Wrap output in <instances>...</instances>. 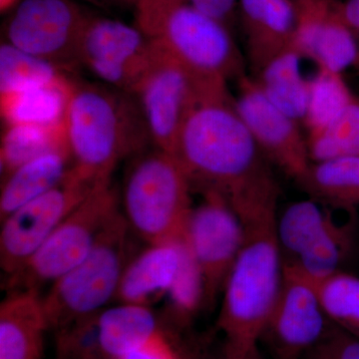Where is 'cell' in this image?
I'll return each instance as SVG.
<instances>
[{
	"label": "cell",
	"mask_w": 359,
	"mask_h": 359,
	"mask_svg": "<svg viewBox=\"0 0 359 359\" xmlns=\"http://www.w3.org/2000/svg\"><path fill=\"white\" fill-rule=\"evenodd\" d=\"M65 124L72 167L97 183L152 144L133 94L105 84L73 79Z\"/></svg>",
	"instance_id": "2"
},
{
	"label": "cell",
	"mask_w": 359,
	"mask_h": 359,
	"mask_svg": "<svg viewBox=\"0 0 359 359\" xmlns=\"http://www.w3.org/2000/svg\"><path fill=\"white\" fill-rule=\"evenodd\" d=\"M87 14L73 0H22L6 25L7 43L69 73Z\"/></svg>",
	"instance_id": "10"
},
{
	"label": "cell",
	"mask_w": 359,
	"mask_h": 359,
	"mask_svg": "<svg viewBox=\"0 0 359 359\" xmlns=\"http://www.w3.org/2000/svg\"><path fill=\"white\" fill-rule=\"evenodd\" d=\"M98 313L55 330V359H106L99 340Z\"/></svg>",
	"instance_id": "31"
},
{
	"label": "cell",
	"mask_w": 359,
	"mask_h": 359,
	"mask_svg": "<svg viewBox=\"0 0 359 359\" xmlns=\"http://www.w3.org/2000/svg\"><path fill=\"white\" fill-rule=\"evenodd\" d=\"M301 54L294 47L264 66L255 78L276 107L297 122H304L309 100V79L302 76Z\"/></svg>",
	"instance_id": "23"
},
{
	"label": "cell",
	"mask_w": 359,
	"mask_h": 359,
	"mask_svg": "<svg viewBox=\"0 0 359 359\" xmlns=\"http://www.w3.org/2000/svg\"><path fill=\"white\" fill-rule=\"evenodd\" d=\"M259 342H236L224 339L218 359H264Z\"/></svg>",
	"instance_id": "37"
},
{
	"label": "cell",
	"mask_w": 359,
	"mask_h": 359,
	"mask_svg": "<svg viewBox=\"0 0 359 359\" xmlns=\"http://www.w3.org/2000/svg\"><path fill=\"white\" fill-rule=\"evenodd\" d=\"M18 2V0H0V9L4 13V11H8L11 7L15 6Z\"/></svg>",
	"instance_id": "39"
},
{
	"label": "cell",
	"mask_w": 359,
	"mask_h": 359,
	"mask_svg": "<svg viewBox=\"0 0 359 359\" xmlns=\"http://www.w3.org/2000/svg\"><path fill=\"white\" fill-rule=\"evenodd\" d=\"M301 359H359V334L332 323L323 339Z\"/></svg>",
	"instance_id": "33"
},
{
	"label": "cell",
	"mask_w": 359,
	"mask_h": 359,
	"mask_svg": "<svg viewBox=\"0 0 359 359\" xmlns=\"http://www.w3.org/2000/svg\"><path fill=\"white\" fill-rule=\"evenodd\" d=\"M63 149L68 150L65 123L6 125L0 148L2 176L33 158Z\"/></svg>",
	"instance_id": "26"
},
{
	"label": "cell",
	"mask_w": 359,
	"mask_h": 359,
	"mask_svg": "<svg viewBox=\"0 0 359 359\" xmlns=\"http://www.w3.org/2000/svg\"><path fill=\"white\" fill-rule=\"evenodd\" d=\"M337 13L353 32L359 34V0H346L337 4Z\"/></svg>",
	"instance_id": "38"
},
{
	"label": "cell",
	"mask_w": 359,
	"mask_h": 359,
	"mask_svg": "<svg viewBox=\"0 0 359 359\" xmlns=\"http://www.w3.org/2000/svg\"><path fill=\"white\" fill-rule=\"evenodd\" d=\"M188 257L183 238L149 245L127 264L116 301L151 308L166 297Z\"/></svg>",
	"instance_id": "17"
},
{
	"label": "cell",
	"mask_w": 359,
	"mask_h": 359,
	"mask_svg": "<svg viewBox=\"0 0 359 359\" xmlns=\"http://www.w3.org/2000/svg\"><path fill=\"white\" fill-rule=\"evenodd\" d=\"M235 107L241 119L273 166L297 180L308 169V139L299 122L285 114L264 95L252 75L237 81Z\"/></svg>",
	"instance_id": "14"
},
{
	"label": "cell",
	"mask_w": 359,
	"mask_h": 359,
	"mask_svg": "<svg viewBox=\"0 0 359 359\" xmlns=\"http://www.w3.org/2000/svg\"><path fill=\"white\" fill-rule=\"evenodd\" d=\"M72 166L69 151L63 149L33 158L6 175L0 193V219L57 186Z\"/></svg>",
	"instance_id": "19"
},
{
	"label": "cell",
	"mask_w": 359,
	"mask_h": 359,
	"mask_svg": "<svg viewBox=\"0 0 359 359\" xmlns=\"http://www.w3.org/2000/svg\"><path fill=\"white\" fill-rule=\"evenodd\" d=\"M354 68H355L356 71H358V73L359 74V34H358V59H356L355 65H354Z\"/></svg>",
	"instance_id": "41"
},
{
	"label": "cell",
	"mask_w": 359,
	"mask_h": 359,
	"mask_svg": "<svg viewBox=\"0 0 359 359\" xmlns=\"http://www.w3.org/2000/svg\"><path fill=\"white\" fill-rule=\"evenodd\" d=\"M188 4L208 18L231 27L238 18L240 0H188Z\"/></svg>",
	"instance_id": "35"
},
{
	"label": "cell",
	"mask_w": 359,
	"mask_h": 359,
	"mask_svg": "<svg viewBox=\"0 0 359 359\" xmlns=\"http://www.w3.org/2000/svg\"><path fill=\"white\" fill-rule=\"evenodd\" d=\"M297 25L292 47L318 69L342 74L354 67L358 36L337 13L335 0H294Z\"/></svg>",
	"instance_id": "15"
},
{
	"label": "cell",
	"mask_w": 359,
	"mask_h": 359,
	"mask_svg": "<svg viewBox=\"0 0 359 359\" xmlns=\"http://www.w3.org/2000/svg\"><path fill=\"white\" fill-rule=\"evenodd\" d=\"M332 325L318 285L285 264L280 292L261 340L268 344L276 359H301Z\"/></svg>",
	"instance_id": "12"
},
{
	"label": "cell",
	"mask_w": 359,
	"mask_h": 359,
	"mask_svg": "<svg viewBox=\"0 0 359 359\" xmlns=\"http://www.w3.org/2000/svg\"><path fill=\"white\" fill-rule=\"evenodd\" d=\"M358 214H349L346 223H337L290 263L316 285L342 271L354 249Z\"/></svg>",
	"instance_id": "25"
},
{
	"label": "cell",
	"mask_w": 359,
	"mask_h": 359,
	"mask_svg": "<svg viewBox=\"0 0 359 359\" xmlns=\"http://www.w3.org/2000/svg\"><path fill=\"white\" fill-rule=\"evenodd\" d=\"M328 320L359 334V276L340 271L318 283Z\"/></svg>",
	"instance_id": "30"
},
{
	"label": "cell",
	"mask_w": 359,
	"mask_h": 359,
	"mask_svg": "<svg viewBox=\"0 0 359 359\" xmlns=\"http://www.w3.org/2000/svg\"><path fill=\"white\" fill-rule=\"evenodd\" d=\"M120 359H180L163 332H156L147 341Z\"/></svg>",
	"instance_id": "36"
},
{
	"label": "cell",
	"mask_w": 359,
	"mask_h": 359,
	"mask_svg": "<svg viewBox=\"0 0 359 359\" xmlns=\"http://www.w3.org/2000/svg\"><path fill=\"white\" fill-rule=\"evenodd\" d=\"M67 72L4 42L0 46V94L55 81Z\"/></svg>",
	"instance_id": "29"
},
{
	"label": "cell",
	"mask_w": 359,
	"mask_h": 359,
	"mask_svg": "<svg viewBox=\"0 0 359 359\" xmlns=\"http://www.w3.org/2000/svg\"><path fill=\"white\" fill-rule=\"evenodd\" d=\"M72 82L66 75L48 83L0 94L4 125L65 123Z\"/></svg>",
	"instance_id": "21"
},
{
	"label": "cell",
	"mask_w": 359,
	"mask_h": 359,
	"mask_svg": "<svg viewBox=\"0 0 359 359\" xmlns=\"http://www.w3.org/2000/svg\"><path fill=\"white\" fill-rule=\"evenodd\" d=\"M49 330L42 297L13 290L0 304V359H40Z\"/></svg>",
	"instance_id": "18"
},
{
	"label": "cell",
	"mask_w": 359,
	"mask_h": 359,
	"mask_svg": "<svg viewBox=\"0 0 359 359\" xmlns=\"http://www.w3.org/2000/svg\"><path fill=\"white\" fill-rule=\"evenodd\" d=\"M311 163L334 158H359V99H355L327 128L306 137Z\"/></svg>",
	"instance_id": "28"
},
{
	"label": "cell",
	"mask_w": 359,
	"mask_h": 359,
	"mask_svg": "<svg viewBox=\"0 0 359 359\" xmlns=\"http://www.w3.org/2000/svg\"><path fill=\"white\" fill-rule=\"evenodd\" d=\"M188 4V0H137L136 26L153 39L164 25L169 14L177 7Z\"/></svg>",
	"instance_id": "34"
},
{
	"label": "cell",
	"mask_w": 359,
	"mask_h": 359,
	"mask_svg": "<svg viewBox=\"0 0 359 359\" xmlns=\"http://www.w3.org/2000/svg\"><path fill=\"white\" fill-rule=\"evenodd\" d=\"M91 1L106 2L111 4H136L137 0H91Z\"/></svg>",
	"instance_id": "40"
},
{
	"label": "cell",
	"mask_w": 359,
	"mask_h": 359,
	"mask_svg": "<svg viewBox=\"0 0 359 359\" xmlns=\"http://www.w3.org/2000/svg\"><path fill=\"white\" fill-rule=\"evenodd\" d=\"M193 187L173 155L153 148L133 156L124 180L123 215L148 245L183 238Z\"/></svg>",
	"instance_id": "4"
},
{
	"label": "cell",
	"mask_w": 359,
	"mask_h": 359,
	"mask_svg": "<svg viewBox=\"0 0 359 359\" xmlns=\"http://www.w3.org/2000/svg\"><path fill=\"white\" fill-rule=\"evenodd\" d=\"M337 222L332 210L313 199L292 203L276 221V235L285 263L294 261Z\"/></svg>",
	"instance_id": "24"
},
{
	"label": "cell",
	"mask_w": 359,
	"mask_h": 359,
	"mask_svg": "<svg viewBox=\"0 0 359 359\" xmlns=\"http://www.w3.org/2000/svg\"><path fill=\"white\" fill-rule=\"evenodd\" d=\"M173 156L193 191L219 194L236 212L278 204L275 166L241 119L229 87L199 94Z\"/></svg>",
	"instance_id": "1"
},
{
	"label": "cell",
	"mask_w": 359,
	"mask_h": 359,
	"mask_svg": "<svg viewBox=\"0 0 359 359\" xmlns=\"http://www.w3.org/2000/svg\"><path fill=\"white\" fill-rule=\"evenodd\" d=\"M152 39L201 87L224 86L247 74L231 30L190 4L174 9Z\"/></svg>",
	"instance_id": "6"
},
{
	"label": "cell",
	"mask_w": 359,
	"mask_h": 359,
	"mask_svg": "<svg viewBox=\"0 0 359 359\" xmlns=\"http://www.w3.org/2000/svg\"><path fill=\"white\" fill-rule=\"evenodd\" d=\"M295 183L309 199L330 210L359 211V158H334L311 163Z\"/></svg>",
	"instance_id": "20"
},
{
	"label": "cell",
	"mask_w": 359,
	"mask_h": 359,
	"mask_svg": "<svg viewBox=\"0 0 359 359\" xmlns=\"http://www.w3.org/2000/svg\"><path fill=\"white\" fill-rule=\"evenodd\" d=\"M242 223L228 201L214 192L202 193V201L189 215L183 241L199 269L204 304L223 292L243 243Z\"/></svg>",
	"instance_id": "11"
},
{
	"label": "cell",
	"mask_w": 359,
	"mask_h": 359,
	"mask_svg": "<svg viewBox=\"0 0 359 359\" xmlns=\"http://www.w3.org/2000/svg\"><path fill=\"white\" fill-rule=\"evenodd\" d=\"M156 55L154 41L137 26L87 16L78 44V65L103 84L133 93Z\"/></svg>",
	"instance_id": "9"
},
{
	"label": "cell",
	"mask_w": 359,
	"mask_h": 359,
	"mask_svg": "<svg viewBox=\"0 0 359 359\" xmlns=\"http://www.w3.org/2000/svg\"><path fill=\"white\" fill-rule=\"evenodd\" d=\"M355 334H358V332H355Z\"/></svg>",
	"instance_id": "42"
},
{
	"label": "cell",
	"mask_w": 359,
	"mask_h": 359,
	"mask_svg": "<svg viewBox=\"0 0 359 359\" xmlns=\"http://www.w3.org/2000/svg\"><path fill=\"white\" fill-rule=\"evenodd\" d=\"M130 229L121 211L104 229L88 256L52 283L42 297L49 330L66 327L115 301L130 259Z\"/></svg>",
	"instance_id": "5"
},
{
	"label": "cell",
	"mask_w": 359,
	"mask_h": 359,
	"mask_svg": "<svg viewBox=\"0 0 359 359\" xmlns=\"http://www.w3.org/2000/svg\"><path fill=\"white\" fill-rule=\"evenodd\" d=\"M165 299L171 313L180 318H188L204 304V285L190 252L185 266Z\"/></svg>",
	"instance_id": "32"
},
{
	"label": "cell",
	"mask_w": 359,
	"mask_h": 359,
	"mask_svg": "<svg viewBox=\"0 0 359 359\" xmlns=\"http://www.w3.org/2000/svg\"><path fill=\"white\" fill-rule=\"evenodd\" d=\"M119 195L111 181L97 187L61 223L25 266L8 276L13 290L39 292L88 256L113 217L119 212Z\"/></svg>",
	"instance_id": "7"
},
{
	"label": "cell",
	"mask_w": 359,
	"mask_h": 359,
	"mask_svg": "<svg viewBox=\"0 0 359 359\" xmlns=\"http://www.w3.org/2000/svg\"><path fill=\"white\" fill-rule=\"evenodd\" d=\"M278 207L238 215L243 243L223 292L218 327L224 339L259 342L273 311L283 276L278 235Z\"/></svg>",
	"instance_id": "3"
},
{
	"label": "cell",
	"mask_w": 359,
	"mask_h": 359,
	"mask_svg": "<svg viewBox=\"0 0 359 359\" xmlns=\"http://www.w3.org/2000/svg\"><path fill=\"white\" fill-rule=\"evenodd\" d=\"M238 20L252 77L292 47L297 25L294 0H240Z\"/></svg>",
	"instance_id": "16"
},
{
	"label": "cell",
	"mask_w": 359,
	"mask_h": 359,
	"mask_svg": "<svg viewBox=\"0 0 359 359\" xmlns=\"http://www.w3.org/2000/svg\"><path fill=\"white\" fill-rule=\"evenodd\" d=\"M104 183L85 178L72 167L57 186L2 219L0 266L7 276L20 271L71 212Z\"/></svg>",
	"instance_id": "8"
},
{
	"label": "cell",
	"mask_w": 359,
	"mask_h": 359,
	"mask_svg": "<svg viewBox=\"0 0 359 359\" xmlns=\"http://www.w3.org/2000/svg\"><path fill=\"white\" fill-rule=\"evenodd\" d=\"M155 46L154 62L132 94L140 107L152 145L174 155L180 132L201 86L177 61Z\"/></svg>",
	"instance_id": "13"
},
{
	"label": "cell",
	"mask_w": 359,
	"mask_h": 359,
	"mask_svg": "<svg viewBox=\"0 0 359 359\" xmlns=\"http://www.w3.org/2000/svg\"><path fill=\"white\" fill-rule=\"evenodd\" d=\"M355 97L342 74L318 69L309 79L308 107L302 122L308 129V136L327 128Z\"/></svg>",
	"instance_id": "27"
},
{
	"label": "cell",
	"mask_w": 359,
	"mask_h": 359,
	"mask_svg": "<svg viewBox=\"0 0 359 359\" xmlns=\"http://www.w3.org/2000/svg\"><path fill=\"white\" fill-rule=\"evenodd\" d=\"M98 334L106 359H120L159 332L149 306L118 302L97 316Z\"/></svg>",
	"instance_id": "22"
}]
</instances>
